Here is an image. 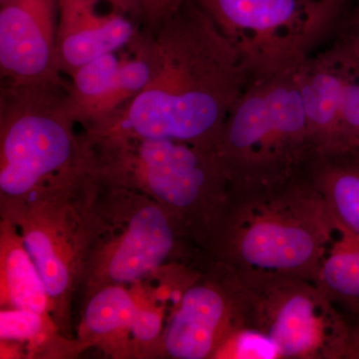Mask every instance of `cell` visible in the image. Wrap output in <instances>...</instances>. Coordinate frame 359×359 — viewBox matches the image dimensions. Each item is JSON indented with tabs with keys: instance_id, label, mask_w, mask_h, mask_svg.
Masks as SVG:
<instances>
[{
	"instance_id": "6da1fadb",
	"label": "cell",
	"mask_w": 359,
	"mask_h": 359,
	"mask_svg": "<svg viewBox=\"0 0 359 359\" xmlns=\"http://www.w3.org/2000/svg\"><path fill=\"white\" fill-rule=\"evenodd\" d=\"M140 39L151 65L145 89L94 131L172 139L216 149L226 118L252 82L230 40L190 0Z\"/></svg>"
},
{
	"instance_id": "7a4b0ae2",
	"label": "cell",
	"mask_w": 359,
	"mask_h": 359,
	"mask_svg": "<svg viewBox=\"0 0 359 359\" xmlns=\"http://www.w3.org/2000/svg\"><path fill=\"white\" fill-rule=\"evenodd\" d=\"M68 83L14 85L0 90V189L11 197L32 192L53 177L72 176L81 160L66 108Z\"/></svg>"
},
{
	"instance_id": "3957f363",
	"label": "cell",
	"mask_w": 359,
	"mask_h": 359,
	"mask_svg": "<svg viewBox=\"0 0 359 359\" xmlns=\"http://www.w3.org/2000/svg\"><path fill=\"white\" fill-rule=\"evenodd\" d=\"M252 80L295 72L332 29L335 0H198Z\"/></svg>"
},
{
	"instance_id": "277c9868",
	"label": "cell",
	"mask_w": 359,
	"mask_h": 359,
	"mask_svg": "<svg viewBox=\"0 0 359 359\" xmlns=\"http://www.w3.org/2000/svg\"><path fill=\"white\" fill-rule=\"evenodd\" d=\"M309 142L294 72L250 82L226 118L216 151L226 174L264 178L290 164Z\"/></svg>"
},
{
	"instance_id": "5b68a950",
	"label": "cell",
	"mask_w": 359,
	"mask_h": 359,
	"mask_svg": "<svg viewBox=\"0 0 359 359\" xmlns=\"http://www.w3.org/2000/svg\"><path fill=\"white\" fill-rule=\"evenodd\" d=\"M104 148L103 168L133 176L158 199L177 208L194 204L224 172L216 149L172 139L90 131Z\"/></svg>"
},
{
	"instance_id": "8992f818",
	"label": "cell",
	"mask_w": 359,
	"mask_h": 359,
	"mask_svg": "<svg viewBox=\"0 0 359 359\" xmlns=\"http://www.w3.org/2000/svg\"><path fill=\"white\" fill-rule=\"evenodd\" d=\"M335 231L330 210L325 214L316 205L259 208L241 228L238 254L257 271L285 275L318 269Z\"/></svg>"
},
{
	"instance_id": "52a82bcc",
	"label": "cell",
	"mask_w": 359,
	"mask_h": 359,
	"mask_svg": "<svg viewBox=\"0 0 359 359\" xmlns=\"http://www.w3.org/2000/svg\"><path fill=\"white\" fill-rule=\"evenodd\" d=\"M59 0H0V73L14 85L66 84L58 65Z\"/></svg>"
},
{
	"instance_id": "ba28073f",
	"label": "cell",
	"mask_w": 359,
	"mask_h": 359,
	"mask_svg": "<svg viewBox=\"0 0 359 359\" xmlns=\"http://www.w3.org/2000/svg\"><path fill=\"white\" fill-rule=\"evenodd\" d=\"M266 332L280 358L344 355L351 323L316 292L287 287L276 292L266 313Z\"/></svg>"
},
{
	"instance_id": "9c48e42d",
	"label": "cell",
	"mask_w": 359,
	"mask_h": 359,
	"mask_svg": "<svg viewBox=\"0 0 359 359\" xmlns=\"http://www.w3.org/2000/svg\"><path fill=\"white\" fill-rule=\"evenodd\" d=\"M98 2L59 0L58 65L68 76L94 59L127 48L141 32L125 14L97 13Z\"/></svg>"
},
{
	"instance_id": "30bf717a",
	"label": "cell",
	"mask_w": 359,
	"mask_h": 359,
	"mask_svg": "<svg viewBox=\"0 0 359 359\" xmlns=\"http://www.w3.org/2000/svg\"><path fill=\"white\" fill-rule=\"evenodd\" d=\"M351 70L337 48L320 57L309 58L297 71L311 142L334 154L339 151L340 105Z\"/></svg>"
},
{
	"instance_id": "8fae6325",
	"label": "cell",
	"mask_w": 359,
	"mask_h": 359,
	"mask_svg": "<svg viewBox=\"0 0 359 359\" xmlns=\"http://www.w3.org/2000/svg\"><path fill=\"white\" fill-rule=\"evenodd\" d=\"M226 316V304L216 290L191 287L181 299L165 335L170 355L179 359H202L212 353Z\"/></svg>"
},
{
	"instance_id": "7c38bea8",
	"label": "cell",
	"mask_w": 359,
	"mask_h": 359,
	"mask_svg": "<svg viewBox=\"0 0 359 359\" xmlns=\"http://www.w3.org/2000/svg\"><path fill=\"white\" fill-rule=\"evenodd\" d=\"M173 247V231L158 208L139 210L132 217L128 231L109 264V276L114 282L140 280L157 268Z\"/></svg>"
},
{
	"instance_id": "4fadbf2b",
	"label": "cell",
	"mask_w": 359,
	"mask_h": 359,
	"mask_svg": "<svg viewBox=\"0 0 359 359\" xmlns=\"http://www.w3.org/2000/svg\"><path fill=\"white\" fill-rule=\"evenodd\" d=\"M318 273L327 292L346 304L359 320V237L337 224Z\"/></svg>"
},
{
	"instance_id": "5bb4252c",
	"label": "cell",
	"mask_w": 359,
	"mask_h": 359,
	"mask_svg": "<svg viewBox=\"0 0 359 359\" xmlns=\"http://www.w3.org/2000/svg\"><path fill=\"white\" fill-rule=\"evenodd\" d=\"M119 62L120 58L110 53L90 61L71 74L65 103L75 123L87 126L96 119L112 89Z\"/></svg>"
},
{
	"instance_id": "9a60e30c",
	"label": "cell",
	"mask_w": 359,
	"mask_h": 359,
	"mask_svg": "<svg viewBox=\"0 0 359 359\" xmlns=\"http://www.w3.org/2000/svg\"><path fill=\"white\" fill-rule=\"evenodd\" d=\"M334 155L323 179L327 205L335 223L359 237V147Z\"/></svg>"
},
{
	"instance_id": "2e32d148",
	"label": "cell",
	"mask_w": 359,
	"mask_h": 359,
	"mask_svg": "<svg viewBox=\"0 0 359 359\" xmlns=\"http://www.w3.org/2000/svg\"><path fill=\"white\" fill-rule=\"evenodd\" d=\"M127 48L129 51L120 57L119 67L109 95L101 106L96 119L90 124L107 117L125 104L133 100L150 81V61L142 43L140 33Z\"/></svg>"
},
{
	"instance_id": "e0dca14e",
	"label": "cell",
	"mask_w": 359,
	"mask_h": 359,
	"mask_svg": "<svg viewBox=\"0 0 359 359\" xmlns=\"http://www.w3.org/2000/svg\"><path fill=\"white\" fill-rule=\"evenodd\" d=\"M4 276L9 299L15 309L44 313L48 294L25 249L16 248L6 255Z\"/></svg>"
},
{
	"instance_id": "ac0fdd59",
	"label": "cell",
	"mask_w": 359,
	"mask_h": 359,
	"mask_svg": "<svg viewBox=\"0 0 359 359\" xmlns=\"http://www.w3.org/2000/svg\"><path fill=\"white\" fill-rule=\"evenodd\" d=\"M138 311L126 290L120 287H109L90 301L85 313V323L95 334H108L120 328H130Z\"/></svg>"
},
{
	"instance_id": "d6986e66",
	"label": "cell",
	"mask_w": 359,
	"mask_h": 359,
	"mask_svg": "<svg viewBox=\"0 0 359 359\" xmlns=\"http://www.w3.org/2000/svg\"><path fill=\"white\" fill-rule=\"evenodd\" d=\"M23 245L41 278L48 297H58L69 283L67 266L56 254L50 238L41 231H29Z\"/></svg>"
},
{
	"instance_id": "ffe728a7",
	"label": "cell",
	"mask_w": 359,
	"mask_h": 359,
	"mask_svg": "<svg viewBox=\"0 0 359 359\" xmlns=\"http://www.w3.org/2000/svg\"><path fill=\"white\" fill-rule=\"evenodd\" d=\"M356 147H359V75L351 69L342 92L337 153Z\"/></svg>"
},
{
	"instance_id": "44dd1931",
	"label": "cell",
	"mask_w": 359,
	"mask_h": 359,
	"mask_svg": "<svg viewBox=\"0 0 359 359\" xmlns=\"http://www.w3.org/2000/svg\"><path fill=\"white\" fill-rule=\"evenodd\" d=\"M41 328L40 314L16 309L0 313V337L4 340H25L35 337Z\"/></svg>"
},
{
	"instance_id": "7402d4cb",
	"label": "cell",
	"mask_w": 359,
	"mask_h": 359,
	"mask_svg": "<svg viewBox=\"0 0 359 359\" xmlns=\"http://www.w3.org/2000/svg\"><path fill=\"white\" fill-rule=\"evenodd\" d=\"M233 355L236 358L271 359L280 358L275 340L266 332L245 330L233 340Z\"/></svg>"
},
{
	"instance_id": "603a6c76",
	"label": "cell",
	"mask_w": 359,
	"mask_h": 359,
	"mask_svg": "<svg viewBox=\"0 0 359 359\" xmlns=\"http://www.w3.org/2000/svg\"><path fill=\"white\" fill-rule=\"evenodd\" d=\"M189 0H139L144 30H153L175 15Z\"/></svg>"
},
{
	"instance_id": "cb8c5ba5",
	"label": "cell",
	"mask_w": 359,
	"mask_h": 359,
	"mask_svg": "<svg viewBox=\"0 0 359 359\" xmlns=\"http://www.w3.org/2000/svg\"><path fill=\"white\" fill-rule=\"evenodd\" d=\"M162 320L159 314L139 309L130 330L137 339L142 341L154 339L161 330Z\"/></svg>"
},
{
	"instance_id": "d4e9b609",
	"label": "cell",
	"mask_w": 359,
	"mask_h": 359,
	"mask_svg": "<svg viewBox=\"0 0 359 359\" xmlns=\"http://www.w3.org/2000/svg\"><path fill=\"white\" fill-rule=\"evenodd\" d=\"M337 49L349 67L359 75V15L346 41Z\"/></svg>"
},
{
	"instance_id": "484cf974",
	"label": "cell",
	"mask_w": 359,
	"mask_h": 359,
	"mask_svg": "<svg viewBox=\"0 0 359 359\" xmlns=\"http://www.w3.org/2000/svg\"><path fill=\"white\" fill-rule=\"evenodd\" d=\"M99 1L108 2L112 6L113 11L125 14L131 18H138L141 21L139 0H99Z\"/></svg>"
}]
</instances>
